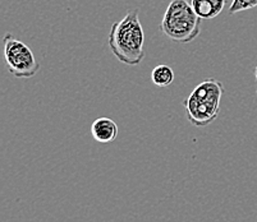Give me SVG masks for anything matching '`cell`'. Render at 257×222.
Instances as JSON below:
<instances>
[{"mask_svg":"<svg viewBox=\"0 0 257 222\" xmlns=\"http://www.w3.org/2000/svg\"><path fill=\"white\" fill-rule=\"evenodd\" d=\"M107 43L114 57L123 64L135 67L144 60L145 34L137 9L113 23Z\"/></svg>","mask_w":257,"mask_h":222,"instance_id":"obj_1","label":"cell"},{"mask_svg":"<svg viewBox=\"0 0 257 222\" xmlns=\"http://www.w3.org/2000/svg\"><path fill=\"white\" fill-rule=\"evenodd\" d=\"M224 86L220 81L214 78H207L183 101L187 118L195 127H207L214 123L220 113V101L223 97Z\"/></svg>","mask_w":257,"mask_h":222,"instance_id":"obj_2","label":"cell"},{"mask_svg":"<svg viewBox=\"0 0 257 222\" xmlns=\"http://www.w3.org/2000/svg\"><path fill=\"white\" fill-rule=\"evenodd\" d=\"M160 29L165 37L178 44H188L201 32V18L188 0H172L164 13Z\"/></svg>","mask_w":257,"mask_h":222,"instance_id":"obj_3","label":"cell"},{"mask_svg":"<svg viewBox=\"0 0 257 222\" xmlns=\"http://www.w3.org/2000/svg\"><path fill=\"white\" fill-rule=\"evenodd\" d=\"M3 44L7 69L12 76L23 79L32 78L39 73L40 63L29 45L11 34H6Z\"/></svg>","mask_w":257,"mask_h":222,"instance_id":"obj_4","label":"cell"},{"mask_svg":"<svg viewBox=\"0 0 257 222\" xmlns=\"http://www.w3.org/2000/svg\"><path fill=\"white\" fill-rule=\"evenodd\" d=\"M92 138L99 143H110L118 137V125L115 121L106 116L97 118L91 125Z\"/></svg>","mask_w":257,"mask_h":222,"instance_id":"obj_5","label":"cell"},{"mask_svg":"<svg viewBox=\"0 0 257 222\" xmlns=\"http://www.w3.org/2000/svg\"><path fill=\"white\" fill-rule=\"evenodd\" d=\"M226 0H191V6L201 20H214L225 8Z\"/></svg>","mask_w":257,"mask_h":222,"instance_id":"obj_6","label":"cell"},{"mask_svg":"<svg viewBox=\"0 0 257 222\" xmlns=\"http://www.w3.org/2000/svg\"><path fill=\"white\" fill-rule=\"evenodd\" d=\"M151 81L158 87H168L174 81V72L169 65H158L151 72Z\"/></svg>","mask_w":257,"mask_h":222,"instance_id":"obj_7","label":"cell"},{"mask_svg":"<svg viewBox=\"0 0 257 222\" xmlns=\"http://www.w3.org/2000/svg\"><path fill=\"white\" fill-rule=\"evenodd\" d=\"M257 7V0H233L229 7V15H237L239 12L249 11Z\"/></svg>","mask_w":257,"mask_h":222,"instance_id":"obj_8","label":"cell"},{"mask_svg":"<svg viewBox=\"0 0 257 222\" xmlns=\"http://www.w3.org/2000/svg\"><path fill=\"white\" fill-rule=\"evenodd\" d=\"M254 78H256V96H257V65H256V69H254Z\"/></svg>","mask_w":257,"mask_h":222,"instance_id":"obj_9","label":"cell"}]
</instances>
